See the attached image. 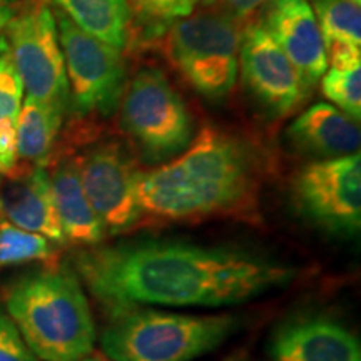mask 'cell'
Listing matches in <instances>:
<instances>
[{
    "label": "cell",
    "mask_w": 361,
    "mask_h": 361,
    "mask_svg": "<svg viewBox=\"0 0 361 361\" xmlns=\"http://www.w3.org/2000/svg\"><path fill=\"white\" fill-rule=\"evenodd\" d=\"M4 37L27 97L67 109L69 84L52 8L34 4L16 13Z\"/></svg>",
    "instance_id": "cell-9"
},
{
    "label": "cell",
    "mask_w": 361,
    "mask_h": 361,
    "mask_svg": "<svg viewBox=\"0 0 361 361\" xmlns=\"http://www.w3.org/2000/svg\"><path fill=\"white\" fill-rule=\"evenodd\" d=\"M290 146L316 159H335L360 152L358 121L351 119L333 104L318 102L288 126Z\"/></svg>",
    "instance_id": "cell-15"
},
{
    "label": "cell",
    "mask_w": 361,
    "mask_h": 361,
    "mask_svg": "<svg viewBox=\"0 0 361 361\" xmlns=\"http://www.w3.org/2000/svg\"><path fill=\"white\" fill-rule=\"evenodd\" d=\"M269 0H228V6L234 13V17H247L251 16L256 8H259Z\"/></svg>",
    "instance_id": "cell-26"
},
{
    "label": "cell",
    "mask_w": 361,
    "mask_h": 361,
    "mask_svg": "<svg viewBox=\"0 0 361 361\" xmlns=\"http://www.w3.org/2000/svg\"><path fill=\"white\" fill-rule=\"evenodd\" d=\"M64 56L69 99L82 116H111L128 85L123 51L82 32L61 11L54 12Z\"/></svg>",
    "instance_id": "cell-7"
},
{
    "label": "cell",
    "mask_w": 361,
    "mask_h": 361,
    "mask_svg": "<svg viewBox=\"0 0 361 361\" xmlns=\"http://www.w3.org/2000/svg\"><path fill=\"white\" fill-rule=\"evenodd\" d=\"M121 123L146 162L176 157L194 137L192 116L159 69H142L126 85Z\"/></svg>",
    "instance_id": "cell-6"
},
{
    "label": "cell",
    "mask_w": 361,
    "mask_h": 361,
    "mask_svg": "<svg viewBox=\"0 0 361 361\" xmlns=\"http://www.w3.org/2000/svg\"><path fill=\"white\" fill-rule=\"evenodd\" d=\"M0 173H4V174H6V171H4L2 166H0Z\"/></svg>",
    "instance_id": "cell-30"
},
{
    "label": "cell",
    "mask_w": 361,
    "mask_h": 361,
    "mask_svg": "<svg viewBox=\"0 0 361 361\" xmlns=\"http://www.w3.org/2000/svg\"><path fill=\"white\" fill-rule=\"evenodd\" d=\"M328 66L322 78V92L333 106L360 121L361 117V51L341 49L328 56Z\"/></svg>",
    "instance_id": "cell-19"
},
{
    "label": "cell",
    "mask_w": 361,
    "mask_h": 361,
    "mask_svg": "<svg viewBox=\"0 0 361 361\" xmlns=\"http://www.w3.org/2000/svg\"><path fill=\"white\" fill-rule=\"evenodd\" d=\"M236 20L226 13H191L174 20L164 39V54L173 69L209 101L231 94L239 72Z\"/></svg>",
    "instance_id": "cell-5"
},
{
    "label": "cell",
    "mask_w": 361,
    "mask_h": 361,
    "mask_svg": "<svg viewBox=\"0 0 361 361\" xmlns=\"http://www.w3.org/2000/svg\"><path fill=\"white\" fill-rule=\"evenodd\" d=\"M54 255L56 247L47 238L16 228L7 221L0 223V268L30 261H49Z\"/></svg>",
    "instance_id": "cell-21"
},
{
    "label": "cell",
    "mask_w": 361,
    "mask_h": 361,
    "mask_svg": "<svg viewBox=\"0 0 361 361\" xmlns=\"http://www.w3.org/2000/svg\"><path fill=\"white\" fill-rule=\"evenodd\" d=\"M326 51L361 47V0H308Z\"/></svg>",
    "instance_id": "cell-20"
},
{
    "label": "cell",
    "mask_w": 361,
    "mask_h": 361,
    "mask_svg": "<svg viewBox=\"0 0 361 361\" xmlns=\"http://www.w3.org/2000/svg\"><path fill=\"white\" fill-rule=\"evenodd\" d=\"M291 201L311 224L336 236H355L361 228V156L319 159L291 178Z\"/></svg>",
    "instance_id": "cell-8"
},
{
    "label": "cell",
    "mask_w": 361,
    "mask_h": 361,
    "mask_svg": "<svg viewBox=\"0 0 361 361\" xmlns=\"http://www.w3.org/2000/svg\"><path fill=\"white\" fill-rule=\"evenodd\" d=\"M0 361H42L27 346L11 316L2 308H0Z\"/></svg>",
    "instance_id": "cell-24"
},
{
    "label": "cell",
    "mask_w": 361,
    "mask_h": 361,
    "mask_svg": "<svg viewBox=\"0 0 361 361\" xmlns=\"http://www.w3.org/2000/svg\"><path fill=\"white\" fill-rule=\"evenodd\" d=\"M261 161L250 144L204 126L179 157L139 174L144 216L164 221L231 218L259 224Z\"/></svg>",
    "instance_id": "cell-2"
},
{
    "label": "cell",
    "mask_w": 361,
    "mask_h": 361,
    "mask_svg": "<svg viewBox=\"0 0 361 361\" xmlns=\"http://www.w3.org/2000/svg\"><path fill=\"white\" fill-rule=\"evenodd\" d=\"M0 214L16 228L40 234L56 245L67 243L54 204L51 176L44 166H32L0 184Z\"/></svg>",
    "instance_id": "cell-14"
},
{
    "label": "cell",
    "mask_w": 361,
    "mask_h": 361,
    "mask_svg": "<svg viewBox=\"0 0 361 361\" xmlns=\"http://www.w3.org/2000/svg\"><path fill=\"white\" fill-rule=\"evenodd\" d=\"M133 13L147 20L171 22L191 16L196 0H126Z\"/></svg>",
    "instance_id": "cell-23"
},
{
    "label": "cell",
    "mask_w": 361,
    "mask_h": 361,
    "mask_svg": "<svg viewBox=\"0 0 361 361\" xmlns=\"http://www.w3.org/2000/svg\"><path fill=\"white\" fill-rule=\"evenodd\" d=\"M231 314L192 316L157 310L117 308L101 336L111 361H191L233 335Z\"/></svg>",
    "instance_id": "cell-4"
},
{
    "label": "cell",
    "mask_w": 361,
    "mask_h": 361,
    "mask_svg": "<svg viewBox=\"0 0 361 361\" xmlns=\"http://www.w3.org/2000/svg\"><path fill=\"white\" fill-rule=\"evenodd\" d=\"M273 361H361L358 338L335 319L311 316L279 329L271 346Z\"/></svg>",
    "instance_id": "cell-13"
},
{
    "label": "cell",
    "mask_w": 361,
    "mask_h": 361,
    "mask_svg": "<svg viewBox=\"0 0 361 361\" xmlns=\"http://www.w3.org/2000/svg\"><path fill=\"white\" fill-rule=\"evenodd\" d=\"M74 266L92 295L116 310L239 305L286 286L296 274L259 252L161 239L94 247L79 252Z\"/></svg>",
    "instance_id": "cell-1"
},
{
    "label": "cell",
    "mask_w": 361,
    "mask_h": 361,
    "mask_svg": "<svg viewBox=\"0 0 361 361\" xmlns=\"http://www.w3.org/2000/svg\"><path fill=\"white\" fill-rule=\"evenodd\" d=\"M239 69L251 96L274 117L300 109L313 89L259 20L241 32Z\"/></svg>",
    "instance_id": "cell-11"
},
{
    "label": "cell",
    "mask_w": 361,
    "mask_h": 361,
    "mask_svg": "<svg viewBox=\"0 0 361 361\" xmlns=\"http://www.w3.org/2000/svg\"><path fill=\"white\" fill-rule=\"evenodd\" d=\"M78 162L85 196L106 233L123 234L141 223L144 213L137 197L141 171L124 144L99 142Z\"/></svg>",
    "instance_id": "cell-10"
},
{
    "label": "cell",
    "mask_w": 361,
    "mask_h": 361,
    "mask_svg": "<svg viewBox=\"0 0 361 361\" xmlns=\"http://www.w3.org/2000/svg\"><path fill=\"white\" fill-rule=\"evenodd\" d=\"M80 30L124 52L133 37V11L126 0H52Z\"/></svg>",
    "instance_id": "cell-17"
},
{
    "label": "cell",
    "mask_w": 361,
    "mask_h": 361,
    "mask_svg": "<svg viewBox=\"0 0 361 361\" xmlns=\"http://www.w3.org/2000/svg\"><path fill=\"white\" fill-rule=\"evenodd\" d=\"M24 84L13 66L6 37L0 40V119H17L24 102Z\"/></svg>",
    "instance_id": "cell-22"
},
{
    "label": "cell",
    "mask_w": 361,
    "mask_h": 361,
    "mask_svg": "<svg viewBox=\"0 0 361 361\" xmlns=\"http://www.w3.org/2000/svg\"><path fill=\"white\" fill-rule=\"evenodd\" d=\"M79 361H111L109 358H106V356H102V355H87V356H84L82 360H79Z\"/></svg>",
    "instance_id": "cell-28"
},
{
    "label": "cell",
    "mask_w": 361,
    "mask_h": 361,
    "mask_svg": "<svg viewBox=\"0 0 361 361\" xmlns=\"http://www.w3.org/2000/svg\"><path fill=\"white\" fill-rule=\"evenodd\" d=\"M64 107L25 97L17 116V156L34 166H44L61 133Z\"/></svg>",
    "instance_id": "cell-18"
},
{
    "label": "cell",
    "mask_w": 361,
    "mask_h": 361,
    "mask_svg": "<svg viewBox=\"0 0 361 361\" xmlns=\"http://www.w3.org/2000/svg\"><path fill=\"white\" fill-rule=\"evenodd\" d=\"M51 188L66 241L80 246H97L106 238V228L94 213L80 183L78 159H64L54 168Z\"/></svg>",
    "instance_id": "cell-16"
},
{
    "label": "cell",
    "mask_w": 361,
    "mask_h": 361,
    "mask_svg": "<svg viewBox=\"0 0 361 361\" xmlns=\"http://www.w3.org/2000/svg\"><path fill=\"white\" fill-rule=\"evenodd\" d=\"M6 311L42 361H79L92 353L96 324L75 271L39 269L7 290Z\"/></svg>",
    "instance_id": "cell-3"
},
{
    "label": "cell",
    "mask_w": 361,
    "mask_h": 361,
    "mask_svg": "<svg viewBox=\"0 0 361 361\" xmlns=\"http://www.w3.org/2000/svg\"><path fill=\"white\" fill-rule=\"evenodd\" d=\"M259 22L313 87L328 69V54L308 0H269Z\"/></svg>",
    "instance_id": "cell-12"
},
{
    "label": "cell",
    "mask_w": 361,
    "mask_h": 361,
    "mask_svg": "<svg viewBox=\"0 0 361 361\" xmlns=\"http://www.w3.org/2000/svg\"><path fill=\"white\" fill-rule=\"evenodd\" d=\"M17 161V119H0V166L6 173L16 169Z\"/></svg>",
    "instance_id": "cell-25"
},
{
    "label": "cell",
    "mask_w": 361,
    "mask_h": 361,
    "mask_svg": "<svg viewBox=\"0 0 361 361\" xmlns=\"http://www.w3.org/2000/svg\"><path fill=\"white\" fill-rule=\"evenodd\" d=\"M17 13V0H0V40L6 35L11 20Z\"/></svg>",
    "instance_id": "cell-27"
},
{
    "label": "cell",
    "mask_w": 361,
    "mask_h": 361,
    "mask_svg": "<svg viewBox=\"0 0 361 361\" xmlns=\"http://www.w3.org/2000/svg\"><path fill=\"white\" fill-rule=\"evenodd\" d=\"M202 4H204V6H211V4H214V2H218V0H201Z\"/></svg>",
    "instance_id": "cell-29"
}]
</instances>
